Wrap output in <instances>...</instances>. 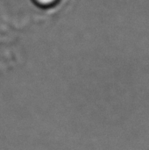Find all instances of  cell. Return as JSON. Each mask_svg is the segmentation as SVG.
Here are the masks:
<instances>
[{"mask_svg":"<svg viewBox=\"0 0 149 150\" xmlns=\"http://www.w3.org/2000/svg\"><path fill=\"white\" fill-rule=\"evenodd\" d=\"M40 5H50L54 4L56 0H35Z\"/></svg>","mask_w":149,"mask_h":150,"instance_id":"cell-1","label":"cell"}]
</instances>
